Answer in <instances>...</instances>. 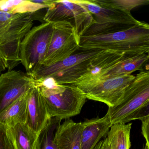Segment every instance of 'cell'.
I'll list each match as a JSON object with an SVG mask.
<instances>
[{
    "label": "cell",
    "instance_id": "cell-8",
    "mask_svg": "<svg viewBox=\"0 0 149 149\" xmlns=\"http://www.w3.org/2000/svg\"><path fill=\"white\" fill-rule=\"evenodd\" d=\"M43 20L48 22L70 23L79 38L95 22L92 15L73 0H56L54 5L47 9Z\"/></svg>",
    "mask_w": 149,
    "mask_h": 149
},
{
    "label": "cell",
    "instance_id": "cell-3",
    "mask_svg": "<svg viewBox=\"0 0 149 149\" xmlns=\"http://www.w3.org/2000/svg\"><path fill=\"white\" fill-rule=\"evenodd\" d=\"M35 82L44 98L51 118L62 120L80 113L87 99L78 87L58 84L51 78L35 80Z\"/></svg>",
    "mask_w": 149,
    "mask_h": 149
},
{
    "label": "cell",
    "instance_id": "cell-4",
    "mask_svg": "<svg viewBox=\"0 0 149 149\" xmlns=\"http://www.w3.org/2000/svg\"><path fill=\"white\" fill-rule=\"evenodd\" d=\"M93 16L95 22L82 36H93L125 30L141 22L131 14L102 7L93 0H73Z\"/></svg>",
    "mask_w": 149,
    "mask_h": 149
},
{
    "label": "cell",
    "instance_id": "cell-11",
    "mask_svg": "<svg viewBox=\"0 0 149 149\" xmlns=\"http://www.w3.org/2000/svg\"><path fill=\"white\" fill-rule=\"evenodd\" d=\"M36 85L35 80L21 71H8L0 75V113Z\"/></svg>",
    "mask_w": 149,
    "mask_h": 149
},
{
    "label": "cell",
    "instance_id": "cell-27",
    "mask_svg": "<svg viewBox=\"0 0 149 149\" xmlns=\"http://www.w3.org/2000/svg\"><path fill=\"white\" fill-rule=\"evenodd\" d=\"M55 1L56 0H31V1L33 2L45 5L49 7V8H51L54 5Z\"/></svg>",
    "mask_w": 149,
    "mask_h": 149
},
{
    "label": "cell",
    "instance_id": "cell-20",
    "mask_svg": "<svg viewBox=\"0 0 149 149\" xmlns=\"http://www.w3.org/2000/svg\"><path fill=\"white\" fill-rule=\"evenodd\" d=\"M47 8L49 7L31 0H0V10L13 14L35 13Z\"/></svg>",
    "mask_w": 149,
    "mask_h": 149
},
{
    "label": "cell",
    "instance_id": "cell-26",
    "mask_svg": "<svg viewBox=\"0 0 149 149\" xmlns=\"http://www.w3.org/2000/svg\"><path fill=\"white\" fill-rule=\"evenodd\" d=\"M93 149H109V145L107 137L101 140Z\"/></svg>",
    "mask_w": 149,
    "mask_h": 149
},
{
    "label": "cell",
    "instance_id": "cell-1",
    "mask_svg": "<svg viewBox=\"0 0 149 149\" xmlns=\"http://www.w3.org/2000/svg\"><path fill=\"white\" fill-rule=\"evenodd\" d=\"M36 19V12L13 14L0 10V71H11L21 64L22 42Z\"/></svg>",
    "mask_w": 149,
    "mask_h": 149
},
{
    "label": "cell",
    "instance_id": "cell-28",
    "mask_svg": "<svg viewBox=\"0 0 149 149\" xmlns=\"http://www.w3.org/2000/svg\"><path fill=\"white\" fill-rule=\"evenodd\" d=\"M149 55V54H148ZM145 71H149V59L144 65V67Z\"/></svg>",
    "mask_w": 149,
    "mask_h": 149
},
{
    "label": "cell",
    "instance_id": "cell-9",
    "mask_svg": "<svg viewBox=\"0 0 149 149\" xmlns=\"http://www.w3.org/2000/svg\"><path fill=\"white\" fill-rule=\"evenodd\" d=\"M53 27L52 37L42 66H50L61 62L80 49V38L70 23H53Z\"/></svg>",
    "mask_w": 149,
    "mask_h": 149
},
{
    "label": "cell",
    "instance_id": "cell-2",
    "mask_svg": "<svg viewBox=\"0 0 149 149\" xmlns=\"http://www.w3.org/2000/svg\"><path fill=\"white\" fill-rule=\"evenodd\" d=\"M80 49L111 50L127 56L149 54V24L144 22L118 32L93 36H81Z\"/></svg>",
    "mask_w": 149,
    "mask_h": 149
},
{
    "label": "cell",
    "instance_id": "cell-21",
    "mask_svg": "<svg viewBox=\"0 0 149 149\" xmlns=\"http://www.w3.org/2000/svg\"><path fill=\"white\" fill-rule=\"evenodd\" d=\"M62 120L52 118L47 127L39 134L37 149H59L54 142V135L57 129L61 124Z\"/></svg>",
    "mask_w": 149,
    "mask_h": 149
},
{
    "label": "cell",
    "instance_id": "cell-13",
    "mask_svg": "<svg viewBox=\"0 0 149 149\" xmlns=\"http://www.w3.org/2000/svg\"><path fill=\"white\" fill-rule=\"evenodd\" d=\"M127 57L130 56L113 51H102L93 59L86 73L71 85L78 87L98 80L110 68Z\"/></svg>",
    "mask_w": 149,
    "mask_h": 149
},
{
    "label": "cell",
    "instance_id": "cell-22",
    "mask_svg": "<svg viewBox=\"0 0 149 149\" xmlns=\"http://www.w3.org/2000/svg\"><path fill=\"white\" fill-rule=\"evenodd\" d=\"M95 3L102 7L118 10L127 14L140 6L149 5V0H93Z\"/></svg>",
    "mask_w": 149,
    "mask_h": 149
},
{
    "label": "cell",
    "instance_id": "cell-16",
    "mask_svg": "<svg viewBox=\"0 0 149 149\" xmlns=\"http://www.w3.org/2000/svg\"><path fill=\"white\" fill-rule=\"evenodd\" d=\"M149 59V55L147 53L126 57L110 68L99 80L131 75V73L137 71H141Z\"/></svg>",
    "mask_w": 149,
    "mask_h": 149
},
{
    "label": "cell",
    "instance_id": "cell-5",
    "mask_svg": "<svg viewBox=\"0 0 149 149\" xmlns=\"http://www.w3.org/2000/svg\"><path fill=\"white\" fill-rule=\"evenodd\" d=\"M103 50H82L55 64L42 66L31 76L35 80L51 78L60 85H72L86 73L93 59Z\"/></svg>",
    "mask_w": 149,
    "mask_h": 149
},
{
    "label": "cell",
    "instance_id": "cell-15",
    "mask_svg": "<svg viewBox=\"0 0 149 149\" xmlns=\"http://www.w3.org/2000/svg\"><path fill=\"white\" fill-rule=\"evenodd\" d=\"M82 122L66 119L57 129L54 142L59 149H81Z\"/></svg>",
    "mask_w": 149,
    "mask_h": 149
},
{
    "label": "cell",
    "instance_id": "cell-10",
    "mask_svg": "<svg viewBox=\"0 0 149 149\" xmlns=\"http://www.w3.org/2000/svg\"><path fill=\"white\" fill-rule=\"evenodd\" d=\"M134 75L99 80L78 87L87 99L102 102L108 107L117 105L122 99L128 87L134 78Z\"/></svg>",
    "mask_w": 149,
    "mask_h": 149
},
{
    "label": "cell",
    "instance_id": "cell-24",
    "mask_svg": "<svg viewBox=\"0 0 149 149\" xmlns=\"http://www.w3.org/2000/svg\"><path fill=\"white\" fill-rule=\"evenodd\" d=\"M149 115V100L146 104L131 115L127 120V123L131 121L141 120Z\"/></svg>",
    "mask_w": 149,
    "mask_h": 149
},
{
    "label": "cell",
    "instance_id": "cell-7",
    "mask_svg": "<svg viewBox=\"0 0 149 149\" xmlns=\"http://www.w3.org/2000/svg\"><path fill=\"white\" fill-rule=\"evenodd\" d=\"M149 100V71L135 76L118 104L109 107L108 115L112 125L126 123L128 118Z\"/></svg>",
    "mask_w": 149,
    "mask_h": 149
},
{
    "label": "cell",
    "instance_id": "cell-25",
    "mask_svg": "<svg viewBox=\"0 0 149 149\" xmlns=\"http://www.w3.org/2000/svg\"><path fill=\"white\" fill-rule=\"evenodd\" d=\"M142 122V131L146 141V146L149 149V115L141 120Z\"/></svg>",
    "mask_w": 149,
    "mask_h": 149
},
{
    "label": "cell",
    "instance_id": "cell-23",
    "mask_svg": "<svg viewBox=\"0 0 149 149\" xmlns=\"http://www.w3.org/2000/svg\"><path fill=\"white\" fill-rule=\"evenodd\" d=\"M8 128L0 123V149H14L8 134Z\"/></svg>",
    "mask_w": 149,
    "mask_h": 149
},
{
    "label": "cell",
    "instance_id": "cell-18",
    "mask_svg": "<svg viewBox=\"0 0 149 149\" xmlns=\"http://www.w3.org/2000/svg\"><path fill=\"white\" fill-rule=\"evenodd\" d=\"M7 132L14 149H37L39 135L26 123L8 128Z\"/></svg>",
    "mask_w": 149,
    "mask_h": 149
},
{
    "label": "cell",
    "instance_id": "cell-29",
    "mask_svg": "<svg viewBox=\"0 0 149 149\" xmlns=\"http://www.w3.org/2000/svg\"><path fill=\"white\" fill-rule=\"evenodd\" d=\"M144 149H148V147H147V146H145V148H144Z\"/></svg>",
    "mask_w": 149,
    "mask_h": 149
},
{
    "label": "cell",
    "instance_id": "cell-14",
    "mask_svg": "<svg viewBox=\"0 0 149 149\" xmlns=\"http://www.w3.org/2000/svg\"><path fill=\"white\" fill-rule=\"evenodd\" d=\"M82 125L81 149H93L106 137L113 125L107 113L102 118L86 120Z\"/></svg>",
    "mask_w": 149,
    "mask_h": 149
},
{
    "label": "cell",
    "instance_id": "cell-17",
    "mask_svg": "<svg viewBox=\"0 0 149 149\" xmlns=\"http://www.w3.org/2000/svg\"><path fill=\"white\" fill-rule=\"evenodd\" d=\"M30 90L23 94L0 113V123L8 128L19 123H26L27 106Z\"/></svg>",
    "mask_w": 149,
    "mask_h": 149
},
{
    "label": "cell",
    "instance_id": "cell-12",
    "mask_svg": "<svg viewBox=\"0 0 149 149\" xmlns=\"http://www.w3.org/2000/svg\"><path fill=\"white\" fill-rule=\"evenodd\" d=\"M27 114L26 124L38 135L51 120L44 98L36 85L30 91Z\"/></svg>",
    "mask_w": 149,
    "mask_h": 149
},
{
    "label": "cell",
    "instance_id": "cell-19",
    "mask_svg": "<svg viewBox=\"0 0 149 149\" xmlns=\"http://www.w3.org/2000/svg\"><path fill=\"white\" fill-rule=\"evenodd\" d=\"M131 123H116L112 125L107 135L109 149H130Z\"/></svg>",
    "mask_w": 149,
    "mask_h": 149
},
{
    "label": "cell",
    "instance_id": "cell-6",
    "mask_svg": "<svg viewBox=\"0 0 149 149\" xmlns=\"http://www.w3.org/2000/svg\"><path fill=\"white\" fill-rule=\"evenodd\" d=\"M53 25V23L45 22L32 27L22 42L21 64L30 77L43 66L52 37Z\"/></svg>",
    "mask_w": 149,
    "mask_h": 149
}]
</instances>
